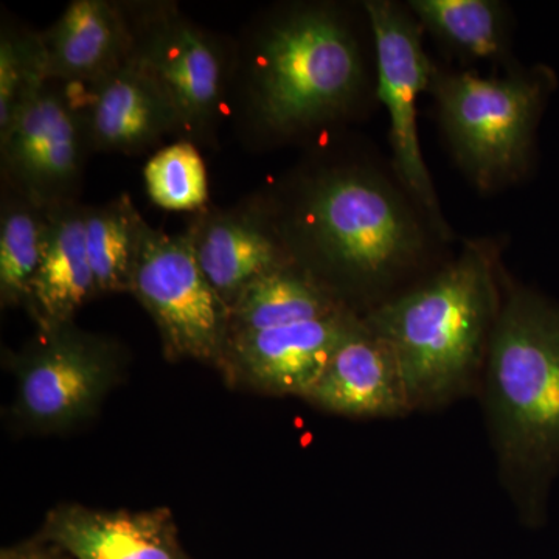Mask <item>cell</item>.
I'll return each mask as SVG.
<instances>
[{
	"instance_id": "obj_1",
	"label": "cell",
	"mask_w": 559,
	"mask_h": 559,
	"mask_svg": "<svg viewBox=\"0 0 559 559\" xmlns=\"http://www.w3.org/2000/svg\"><path fill=\"white\" fill-rule=\"evenodd\" d=\"M364 84L362 50L342 7L280 3L234 40L230 117L242 143L271 148L345 119Z\"/></svg>"
},
{
	"instance_id": "obj_2",
	"label": "cell",
	"mask_w": 559,
	"mask_h": 559,
	"mask_svg": "<svg viewBox=\"0 0 559 559\" xmlns=\"http://www.w3.org/2000/svg\"><path fill=\"white\" fill-rule=\"evenodd\" d=\"M290 259L340 297L341 285H374L417 259L423 231L378 173L319 154L260 193Z\"/></svg>"
},
{
	"instance_id": "obj_3",
	"label": "cell",
	"mask_w": 559,
	"mask_h": 559,
	"mask_svg": "<svg viewBox=\"0 0 559 559\" xmlns=\"http://www.w3.org/2000/svg\"><path fill=\"white\" fill-rule=\"evenodd\" d=\"M485 403L502 479L533 524L559 469V307L539 294L511 289L500 301Z\"/></svg>"
},
{
	"instance_id": "obj_4",
	"label": "cell",
	"mask_w": 559,
	"mask_h": 559,
	"mask_svg": "<svg viewBox=\"0 0 559 559\" xmlns=\"http://www.w3.org/2000/svg\"><path fill=\"white\" fill-rule=\"evenodd\" d=\"M499 308L491 252L471 245L447 270L364 320L395 353L412 409H432L476 381Z\"/></svg>"
},
{
	"instance_id": "obj_5",
	"label": "cell",
	"mask_w": 559,
	"mask_h": 559,
	"mask_svg": "<svg viewBox=\"0 0 559 559\" xmlns=\"http://www.w3.org/2000/svg\"><path fill=\"white\" fill-rule=\"evenodd\" d=\"M130 28V58L170 103L179 139L218 145L230 117L234 43L202 27L170 0L121 2Z\"/></svg>"
},
{
	"instance_id": "obj_6",
	"label": "cell",
	"mask_w": 559,
	"mask_h": 559,
	"mask_svg": "<svg viewBox=\"0 0 559 559\" xmlns=\"http://www.w3.org/2000/svg\"><path fill=\"white\" fill-rule=\"evenodd\" d=\"M430 86L452 151L479 189L520 178L528 165L546 81L436 72Z\"/></svg>"
},
{
	"instance_id": "obj_7",
	"label": "cell",
	"mask_w": 559,
	"mask_h": 559,
	"mask_svg": "<svg viewBox=\"0 0 559 559\" xmlns=\"http://www.w3.org/2000/svg\"><path fill=\"white\" fill-rule=\"evenodd\" d=\"M131 293L156 322L168 358L224 360L230 308L205 278L186 231L146 226Z\"/></svg>"
},
{
	"instance_id": "obj_8",
	"label": "cell",
	"mask_w": 559,
	"mask_h": 559,
	"mask_svg": "<svg viewBox=\"0 0 559 559\" xmlns=\"http://www.w3.org/2000/svg\"><path fill=\"white\" fill-rule=\"evenodd\" d=\"M75 86L49 80L0 135L3 186L43 209L80 202L92 153Z\"/></svg>"
},
{
	"instance_id": "obj_9",
	"label": "cell",
	"mask_w": 559,
	"mask_h": 559,
	"mask_svg": "<svg viewBox=\"0 0 559 559\" xmlns=\"http://www.w3.org/2000/svg\"><path fill=\"white\" fill-rule=\"evenodd\" d=\"M364 11L373 36L377 94L389 114L395 170L437 229L444 234L447 227L418 138V97L436 73L423 47L418 21L389 0L364 2Z\"/></svg>"
},
{
	"instance_id": "obj_10",
	"label": "cell",
	"mask_w": 559,
	"mask_h": 559,
	"mask_svg": "<svg viewBox=\"0 0 559 559\" xmlns=\"http://www.w3.org/2000/svg\"><path fill=\"white\" fill-rule=\"evenodd\" d=\"M186 234L205 278L229 308L250 283L294 261L260 193L193 213Z\"/></svg>"
},
{
	"instance_id": "obj_11",
	"label": "cell",
	"mask_w": 559,
	"mask_h": 559,
	"mask_svg": "<svg viewBox=\"0 0 559 559\" xmlns=\"http://www.w3.org/2000/svg\"><path fill=\"white\" fill-rule=\"evenodd\" d=\"M38 348L21 371L22 411L33 421L60 425L84 414L100 396L110 371L106 342L64 325L40 329Z\"/></svg>"
},
{
	"instance_id": "obj_12",
	"label": "cell",
	"mask_w": 559,
	"mask_h": 559,
	"mask_svg": "<svg viewBox=\"0 0 559 559\" xmlns=\"http://www.w3.org/2000/svg\"><path fill=\"white\" fill-rule=\"evenodd\" d=\"M356 319L345 310L296 325L230 334L224 360L261 389L307 399Z\"/></svg>"
},
{
	"instance_id": "obj_13",
	"label": "cell",
	"mask_w": 559,
	"mask_h": 559,
	"mask_svg": "<svg viewBox=\"0 0 559 559\" xmlns=\"http://www.w3.org/2000/svg\"><path fill=\"white\" fill-rule=\"evenodd\" d=\"M307 399L347 417L393 418L414 411L395 353L360 318L349 326Z\"/></svg>"
},
{
	"instance_id": "obj_14",
	"label": "cell",
	"mask_w": 559,
	"mask_h": 559,
	"mask_svg": "<svg viewBox=\"0 0 559 559\" xmlns=\"http://www.w3.org/2000/svg\"><path fill=\"white\" fill-rule=\"evenodd\" d=\"M92 153L139 154L178 135L179 121L159 87L131 60L87 84L80 100Z\"/></svg>"
},
{
	"instance_id": "obj_15",
	"label": "cell",
	"mask_w": 559,
	"mask_h": 559,
	"mask_svg": "<svg viewBox=\"0 0 559 559\" xmlns=\"http://www.w3.org/2000/svg\"><path fill=\"white\" fill-rule=\"evenodd\" d=\"M40 538L69 559H191L180 546L178 528L167 509L62 507L51 511Z\"/></svg>"
},
{
	"instance_id": "obj_16",
	"label": "cell",
	"mask_w": 559,
	"mask_h": 559,
	"mask_svg": "<svg viewBox=\"0 0 559 559\" xmlns=\"http://www.w3.org/2000/svg\"><path fill=\"white\" fill-rule=\"evenodd\" d=\"M47 80L87 86L130 55V28L117 0H73L40 32Z\"/></svg>"
},
{
	"instance_id": "obj_17",
	"label": "cell",
	"mask_w": 559,
	"mask_h": 559,
	"mask_svg": "<svg viewBox=\"0 0 559 559\" xmlns=\"http://www.w3.org/2000/svg\"><path fill=\"white\" fill-rule=\"evenodd\" d=\"M97 294L86 249V205L72 202L50 209L28 310L40 329L64 325Z\"/></svg>"
},
{
	"instance_id": "obj_18",
	"label": "cell",
	"mask_w": 559,
	"mask_h": 559,
	"mask_svg": "<svg viewBox=\"0 0 559 559\" xmlns=\"http://www.w3.org/2000/svg\"><path fill=\"white\" fill-rule=\"evenodd\" d=\"M348 310L344 300L296 261L250 283L230 308V334L280 329Z\"/></svg>"
},
{
	"instance_id": "obj_19",
	"label": "cell",
	"mask_w": 559,
	"mask_h": 559,
	"mask_svg": "<svg viewBox=\"0 0 559 559\" xmlns=\"http://www.w3.org/2000/svg\"><path fill=\"white\" fill-rule=\"evenodd\" d=\"M146 226L128 194L86 205V249L98 294L131 293Z\"/></svg>"
},
{
	"instance_id": "obj_20",
	"label": "cell",
	"mask_w": 559,
	"mask_h": 559,
	"mask_svg": "<svg viewBox=\"0 0 559 559\" xmlns=\"http://www.w3.org/2000/svg\"><path fill=\"white\" fill-rule=\"evenodd\" d=\"M50 210L2 183L0 201V297L3 307L28 308L33 280L46 248Z\"/></svg>"
},
{
	"instance_id": "obj_21",
	"label": "cell",
	"mask_w": 559,
	"mask_h": 559,
	"mask_svg": "<svg viewBox=\"0 0 559 559\" xmlns=\"http://www.w3.org/2000/svg\"><path fill=\"white\" fill-rule=\"evenodd\" d=\"M415 20L437 38L474 58H492L503 47L502 7L492 0H414Z\"/></svg>"
},
{
	"instance_id": "obj_22",
	"label": "cell",
	"mask_w": 559,
	"mask_h": 559,
	"mask_svg": "<svg viewBox=\"0 0 559 559\" xmlns=\"http://www.w3.org/2000/svg\"><path fill=\"white\" fill-rule=\"evenodd\" d=\"M146 191L157 207L198 213L209 207V176L200 148L178 139L157 151L145 170Z\"/></svg>"
},
{
	"instance_id": "obj_23",
	"label": "cell",
	"mask_w": 559,
	"mask_h": 559,
	"mask_svg": "<svg viewBox=\"0 0 559 559\" xmlns=\"http://www.w3.org/2000/svg\"><path fill=\"white\" fill-rule=\"evenodd\" d=\"M40 32L2 20L0 28V135L36 91L47 83Z\"/></svg>"
},
{
	"instance_id": "obj_24",
	"label": "cell",
	"mask_w": 559,
	"mask_h": 559,
	"mask_svg": "<svg viewBox=\"0 0 559 559\" xmlns=\"http://www.w3.org/2000/svg\"><path fill=\"white\" fill-rule=\"evenodd\" d=\"M0 559H69L57 546L44 538L3 549Z\"/></svg>"
}]
</instances>
